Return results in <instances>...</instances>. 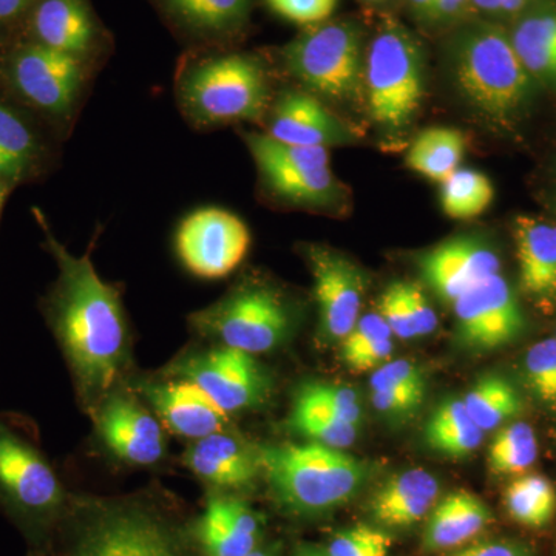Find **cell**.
I'll list each match as a JSON object with an SVG mask.
<instances>
[{
    "label": "cell",
    "instance_id": "6da1fadb",
    "mask_svg": "<svg viewBox=\"0 0 556 556\" xmlns=\"http://www.w3.org/2000/svg\"><path fill=\"white\" fill-rule=\"evenodd\" d=\"M60 266L51 303L58 338L80 390L102 399L118 378L126 354V321L115 289L101 280L87 255L76 257L47 232Z\"/></svg>",
    "mask_w": 556,
    "mask_h": 556
},
{
    "label": "cell",
    "instance_id": "7a4b0ae2",
    "mask_svg": "<svg viewBox=\"0 0 556 556\" xmlns=\"http://www.w3.org/2000/svg\"><path fill=\"white\" fill-rule=\"evenodd\" d=\"M450 79L464 104L496 134H514L540 87L511 46L506 25L475 20L457 25L447 42Z\"/></svg>",
    "mask_w": 556,
    "mask_h": 556
},
{
    "label": "cell",
    "instance_id": "3957f363",
    "mask_svg": "<svg viewBox=\"0 0 556 556\" xmlns=\"http://www.w3.org/2000/svg\"><path fill=\"white\" fill-rule=\"evenodd\" d=\"M258 459L281 506L299 515H320L343 506L367 478L361 460L317 442L263 447Z\"/></svg>",
    "mask_w": 556,
    "mask_h": 556
},
{
    "label": "cell",
    "instance_id": "277c9868",
    "mask_svg": "<svg viewBox=\"0 0 556 556\" xmlns=\"http://www.w3.org/2000/svg\"><path fill=\"white\" fill-rule=\"evenodd\" d=\"M426 98V58L402 22L383 16L365 47L364 102L376 126L404 131Z\"/></svg>",
    "mask_w": 556,
    "mask_h": 556
},
{
    "label": "cell",
    "instance_id": "5b68a950",
    "mask_svg": "<svg viewBox=\"0 0 556 556\" xmlns=\"http://www.w3.org/2000/svg\"><path fill=\"white\" fill-rule=\"evenodd\" d=\"M288 72L306 89L340 104L364 102L365 43L357 22L311 25L283 50Z\"/></svg>",
    "mask_w": 556,
    "mask_h": 556
},
{
    "label": "cell",
    "instance_id": "8992f818",
    "mask_svg": "<svg viewBox=\"0 0 556 556\" xmlns=\"http://www.w3.org/2000/svg\"><path fill=\"white\" fill-rule=\"evenodd\" d=\"M179 98L199 124L262 119L269 105V83L258 60L248 54L212 58L190 70Z\"/></svg>",
    "mask_w": 556,
    "mask_h": 556
},
{
    "label": "cell",
    "instance_id": "52a82bcc",
    "mask_svg": "<svg viewBox=\"0 0 556 556\" xmlns=\"http://www.w3.org/2000/svg\"><path fill=\"white\" fill-rule=\"evenodd\" d=\"M192 324L206 338L254 356L283 342L291 316L280 294L255 285L236 289L215 305L193 314Z\"/></svg>",
    "mask_w": 556,
    "mask_h": 556
},
{
    "label": "cell",
    "instance_id": "ba28073f",
    "mask_svg": "<svg viewBox=\"0 0 556 556\" xmlns=\"http://www.w3.org/2000/svg\"><path fill=\"white\" fill-rule=\"evenodd\" d=\"M244 141L260 177L278 199L302 207H331L342 199L328 149L285 144L268 134H244Z\"/></svg>",
    "mask_w": 556,
    "mask_h": 556
},
{
    "label": "cell",
    "instance_id": "9c48e42d",
    "mask_svg": "<svg viewBox=\"0 0 556 556\" xmlns=\"http://www.w3.org/2000/svg\"><path fill=\"white\" fill-rule=\"evenodd\" d=\"M455 334L460 346L471 351H495L521 338L526 317L514 288L496 274L453 303Z\"/></svg>",
    "mask_w": 556,
    "mask_h": 556
},
{
    "label": "cell",
    "instance_id": "30bf717a",
    "mask_svg": "<svg viewBox=\"0 0 556 556\" xmlns=\"http://www.w3.org/2000/svg\"><path fill=\"white\" fill-rule=\"evenodd\" d=\"M249 244L248 226L218 207L192 212L177 232L179 258L190 273L203 278L229 276L247 257Z\"/></svg>",
    "mask_w": 556,
    "mask_h": 556
},
{
    "label": "cell",
    "instance_id": "8fae6325",
    "mask_svg": "<svg viewBox=\"0 0 556 556\" xmlns=\"http://www.w3.org/2000/svg\"><path fill=\"white\" fill-rule=\"evenodd\" d=\"M175 372L195 383L226 413L255 407L268 391L254 356L228 346L186 357Z\"/></svg>",
    "mask_w": 556,
    "mask_h": 556
},
{
    "label": "cell",
    "instance_id": "7c38bea8",
    "mask_svg": "<svg viewBox=\"0 0 556 556\" xmlns=\"http://www.w3.org/2000/svg\"><path fill=\"white\" fill-rule=\"evenodd\" d=\"M306 258L314 278L321 332L329 340L342 342L361 318L367 281L351 260L331 249L311 244L306 247Z\"/></svg>",
    "mask_w": 556,
    "mask_h": 556
},
{
    "label": "cell",
    "instance_id": "4fadbf2b",
    "mask_svg": "<svg viewBox=\"0 0 556 556\" xmlns=\"http://www.w3.org/2000/svg\"><path fill=\"white\" fill-rule=\"evenodd\" d=\"M0 493L24 510L49 511L62 500L60 479L38 450L0 422Z\"/></svg>",
    "mask_w": 556,
    "mask_h": 556
},
{
    "label": "cell",
    "instance_id": "5bb4252c",
    "mask_svg": "<svg viewBox=\"0 0 556 556\" xmlns=\"http://www.w3.org/2000/svg\"><path fill=\"white\" fill-rule=\"evenodd\" d=\"M424 281L444 302L455 303L468 289L501 274V258L492 244L479 237L444 241L419 258Z\"/></svg>",
    "mask_w": 556,
    "mask_h": 556
},
{
    "label": "cell",
    "instance_id": "9a60e30c",
    "mask_svg": "<svg viewBox=\"0 0 556 556\" xmlns=\"http://www.w3.org/2000/svg\"><path fill=\"white\" fill-rule=\"evenodd\" d=\"M268 135L300 148H334L354 144L357 131L321 104L308 91L289 90L278 98L270 113Z\"/></svg>",
    "mask_w": 556,
    "mask_h": 556
},
{
    "label": "cell",
    "instance_id": "2e32d148",
    "mask_svg": "<svg viewBox=\"0 0 556 556\" xmlns=\"http://www.w3.org/2000/svg\"><path fill=\"white\" fill-rule=\"evenodd\" d=\"M98 428L113 455L137 466H152L166 450L163 428L135 399L113 394L104 399Z\"/></svg>",
    "mask_w": 556,
    "mask_h": 556
},
{
    "label": "cell",
    "instance_id": "e0dca14e",
    "mask_svg": "<svg viewBox=\"0 0 556 556\" xmlns=\"http://www.w3.org/2000/svg\"><path fill=\"white\" fill-rule=\"evenodd\" d=\"M13 79L33 104L62 113L67 112L75 101L80 70L76 56L40 43L17 54L13 62Z\"/></svg>",
    "mask_w": 556,
    "mask_h": 556
},
{
    "label": "cell",
    "instance_id": "ac0fdd59",
    "mask_svg": "<svg viewBox=\"0 0 556 556\" xmlns=\"http://www.w3.org/2000/svg\"><path fill=\"white\" fill-rule=\"evenodd\" d=\"M519 288L544 313L556 308V223L521 215L514 223Z\"/></svg>",
    "mask_w": 556,
    "mask_h": 556
},
{
    "label": "cell",
    "instance_id": "d6986e66",
    "mask_svg": "<svg viewBox=\"0 0 556 556\" xmlns=\"http://www.w3.org/2000/svg\"><path fill=\"white\" fill-rule=\"evenodd\" d=\"M73 556H177L166 530L144 515L116 514L91 527Z\"/></svg>",
    "mask_w": 556,
    "mask_h": 556
},
{
    "label": "cell",
    "instance_id": "ffe728a7",
    "mask_svg": "<svg viewBox=\"0 0 556 556\" xmlns=\"http://www.w3.org/2000/svg\"><path fill=\"white\" fill-rule=\"evenodd\" d=\"M146 396L166 427L179 437L201 439L225 430L228 413L189 380L146 388Z\"/></svg>",
    "mask_w": 556,
    "mask_h": 556
},
{
    "label": "cell",
    "instance_id": "44dd1931",
    "mask_svg": "<svg viewBox=\"0 0 556 556\" xmlns=\"http://www.w3.org/2000/svg\"><path fill=\"white\" fill-rule=\"evenodd\" d=\"M507 31L538 87L556 93V0H536L507 25Z\"/></svg>",
    "mask_w": 556,
    "mask_h": 556
},
{
    "label": "cell",
    "instance_id": "7402d4cb",
    "mask_svg": "<svg viewBox=\"0 0 556 556\" xmlns=\"http://www.w3.org/2000/svg\"><path fill=\"white\" fill-rule=\"evenodd\" d=\"M185 463L197 477L218 486L251 484L262 471L258 450L254 452L223 431L197 439L186 453Z\"/></svg>",
    "mask_w": 556,
    "mask_h": 556
},
{
    "label": "cell",
    "instance_id": "603a6c76",
    "mask_svg": "<svg viewBox=\"0 0 556 556\" xmlns=\"http://www.w3.org/2000/svg\"><path fill=\"white\" fill-rule=\"evenodd\" d=\"M258 532L254 510L229 497H212L197 530L207 556H248L257 546Z\"/></svg>",
    "mask_w": 556,
    "mask_h": 556
},
{
    "label": "cell",
    "instance_id": "cb8c5ba5",
    "mask_svg": "<svg viewBox=\"0 0 556 556\" xmlns=\"http://www.w3.org/2000/svg\"><path fill=\"white\" fill-rule=\"evenodd\" d=\"M438 495V479L424 468H413L380 486L369 510L382 526L409 527L430 514Z\"/></svg>",
    "mask_w": 556,
    "mask_h": 556
},
{
    "label": "cell",
    "instance_id": "d4e9b609",
    "mask_svg": "<svg viewBox=\"0 0 556 556\" xmlns=\"http://www.w3.org/2000/svg\"><path fill=\"white\" fill-rule=\"evenodd\" d=\"M492 519V511L484 501L467 490H456L428 517L424 546L433 552L460 547L479 535Z\"/></svg>",
    "mask_w": 556,
    "mask_h": 556
},
{
    "label": "cell",
    "instance_id": "484cf974",
    "mask_svg": "<svg viewBox=\"0 0 556 556\" xmlns=\"http://www.w3.org/2000/svg\"><path fill=\"white\" fill-rule=\"evenodd\" d=\"M35 30L42 46L84 53L93 39V22L84 0H42L35 14Z\"/></svg>",
    "mask_w": 556,
    "mask_h": 556
},
{
    "label": "cell",
    "instance_id": "4316f807",
    "mask_svg": "<svg viewBox=\"0 0 556 556\" xmlns=\"http://www.w3.org/2000/svg\"><path fill=\"white\" fill-rule=\"evenodd\" d=\"M424 438L434 452L463 457L477 452L484 439V431L468 415L463 399H448L428 417Z\"/></svg>",
    "mask_w": 556,
    "mask_h": 556
},
{
    "label": "cell",
    "instance_id": "83f0119b",
    "mask_svg": "<svg viewBox=\"0 0 556 556\" xmlns=\"http://www.w3.org/2000/svg\"><path fill=\"white\" fill-rule=\"evenodd\" d=\"M466 152V138L450 127L420 131L408 150L407 166L431 181L444 182L459 169Z\"/></svg>",
    "mask_w": 556,
    "mask_h": 556
},
{
    "label": "cell",
    "instance_id": "f1b7e54d",
    "mask_svg": "<svg viewBox=\"0 0 556 556\" xmlns=\"http://www.w3.org/2000/svg\"><path fill=\"white\" fill-rule=\"evenodd\" d=\"M468 415L482 431L496 430L522 412L517 388L501 376L479 379L463 399Z\"/></svg>",
    "mask_w": 556,
    "mask_h": 556
},
{
    "label": "cell",
    "instance_id": "f546056e",
    "mask_svg": "<svg viewBox=\"0 0 556 556\" xmlns=\"http://www.w3.org/2000/svg\"><path fill=\"white\" fill-rule=\"evenodd\" d=\"M508 515L518 525L540 529L547 526L556 510L555 486L541 475H525L507 485L504 492Z\"/></svg>",
    "mask_w": 556,
    "mask_h": 556
},
{
    "label": "cell",
    "instance_id": "4dcf8cb0",
    "mask_svg": "<svg viewBox=\"0 0 556 556\" xmlns=\"http://www.w3.org/2000/svg\"><path fill=\"white\" fill-rule=\"evenodd\" d=\"M535 430L526 422H514L501 428L489 447L486 463L497 477H518L536 463Z\"/></svg>",
    "mask_w": 556,
    "mask_h": 556
},
{
    "label": "cell",
    "instance_id": "1f68e13d",
    "mask_svg": "<svg viewBox=\"0 0 556 556\" xmlns=\"http://www.w3.org/2000/svg\"><path fill=\"white\" fill-rule=\"evenodd\" d=\"M495 199L486 175L473 169H457L442 182L441 204L450 218L470 219L484 214Z\"/></svg>",
    "mask_w": 556,
    "mask_h": 556
},
{
    "label": "cell",
    "instance_id": "d6a6232c",
    "mask_svg": "<svg viewBox=\"0 0 556 556\" xmlns=\"http://www.w3.org/2000/svg\"><path fill=\"white\" fill-rule=\"evenodd\" d=\"M289 424L302 437L311 442L328 445L332 448H346L356 441L357 427L339 419L313 402L295 396Z\"/></svg>",
    "mask_w": 556,
    "mask_h": 556
},
{
    "label": "cell",
    "instance_id": "836d02e7",
    "mask_svg": "<svg viewBox=\"0 0 556 556\" xmlns=\"http://www.w3.org/2000/svg\"><path fill=\"white\" fill-rule=\"evenodd\" d=\"M31 131L10 109L0 105V178L20 179L30 166Z\"/></svg>",
    "mask_w": 556,
    "mask_h": 556
},
{
    "label": "cell",
    "instance_id": "e575fe53",
    "mask_svg": "<svg viewBox=\"0 0 556 556\" xmlns=\"http://www.w3.org/2000/svg\"><path fill=\"white\" fill-rule=\"evenodd\" d=\"M526 382L541 402L556 405V339L541 340L527 351Z\"/></svg>",
    "mask_w": 556,
    "mask_h": 556
},
{
    "label": "cell",
    "instance_id": "d590c367",
    "mask_svg": "<svg viewBox=\"0 0 556 556\" xmlns=\"http://www.w3.org/2000/svg\"><path fill=\"white\" fill-rule=\"evenodd\" d=\"M170 3L186 20L215 30L236 25L247 16L249 7V0H170Z\"/></svg>",
    "mask_w": 556,
    "mask_h": 556
},
{
    "label": "cell",
    "instance_id": "8d00e7d4",
    "mask_svg": "<svg viewBox=\"0 0 556 556\" xmlns=\"http://www.w3.org/2000/svg\"><path fill=\"white\" fill-rule=\"evenodd\" d=\"M295 396L313 402L318 407L327 409L331 415L354 424V426H358L364 417V409L358 402L357 393L350 387H340L338 383L309 382L300 387Z\"/></svg>",
    "mask_w": 556,
    "mask_h": 556
},
{
    "label": "cell",
    "instance_id": "74e56055",
    "mask_svg": "<svg viewBox=\"0 0 556 556\" xmlns=\"http://www.w3.org/2000/svg\"><path fill=\"white\" fill-rule=\"evenodd\" d=\"M393 540L376 527L357 525L336 533L329 541V556H388Z\"/></svg>",
    "mask_w": 556,
    "mask_h": 556
},
{
    "label": "cell",
    "instance_id": "f35d334b",
    "mask_svg": "<svg viewBox=\"0 0 556 556\" xmlns=\"http://www.w3.org/2000/svg\"><path fill=\"white\" fill-rule=\"evenodd\" d=\"M270 9L294 24L311 25L328 21L339 0H266Z\"/></svg>",
    "mask_w": 556,
    "mask_h": 556
},
{
    "label": "cell",
    "instance_id": "ab89813d",
    "mask_svg": "<svg viewBox=\"0 0 556 556\" xmlns=\"http://www.w3.org/2000/svg\"><path fill=\"white\" fill-rule=\"evenodd\" d=\"M396 287L416 338L431 334L438 328V316L422 289L409 281H396Z\"/></svg>",
    "mask_w": 556,
    "mask_h": 556
},
{
    "label": "cell",
    "instance_id": "60d3db41",
    "mask_svg": "<svg viewBox=\"0 0 556 556\" xmlns=\"http://www.w3.org/2000/svg\"><path fill=\"white\" fill-rule=\"evenodd\" d=\"M391 336H393V332L378 313L367 314V316L358 318L350 334L342 340V348H340L342 358L345 361V358L354 356L358 351L378 342V340L391 339Z\"/></svg>",
    "mask_w": 556,
    "mask_h": 556
},
{
    "label": "cell",
    "instance_id": "b9f144b4",
    "mask_svg": "<svg viewBox=\"0 0 556 556\" xmlns=\"http://www.w3.org/2000/svg\"><path fill=\"white\" fill-rule=\"evenodd\" d=\"M426 388H380L372 391V404L388 416H407L424 402Z\"/></svg>",
    "mask_w": 556,
    "mask_h": 556
},
{
    "label": "cell",
    "instance_id": "7bdbcfd3",
    "mask_svg": "<svg viewBox=\"0 0 556 556\" xmlns=\"http://www.w3.org/2000/svg\"><path fill=\"white\" fill-rule=\"evenodd\" d=\"M371 390H380V388H426L424 372L413 362L399 361L387 362L379 369H376L371 378Z\"/></svg>",
    "mask_w": 556,
    "mask_h": 556
},
{
    "label": "cell",
    "instance_id": "ee69618b",
    "mask_svg": "<svg viewBox=\"0 0 556 556\" xmlns=\"http://www.w3.org/2000/svg\"><path fill=\"white\" fill-rule=\"evenodd\" d=\"M378 314L387 321L393 336L402 340L416 339L415 329L409 324L407 311L404 308L401 295H399L396 281L379 295Z\"/></svg>",
    "mask_w": 556,
    "mask_h": 556
},
{
    "label": "cell",
    "instance_id": "f6af8a7d",
    "mask_svg": "<svg viewBox=\"0 0 556 556\" xmlns=\"http://www.w3.org/2000/svg\"><path fill=\"white\" fill-rule=\"evenodd\" d=\"M535 2L536 0H471L477 17L503 25L518 20Z\"/></svg>",
    "mask_w": 556,
    "mask_h": 556
},
{
    "label": "cell",
    "instance_id": "bcb514c9",
    "mask_svg": "<svg viewBox=\"0 0 556 556\" xmlns=\"http://www.w3.org/2000/svg\"><path fill=\"white\" fill-rule=\"evenodd\" d=\"M391 353H393V342L391 339L378 340L364 350L358 351L354 356L345 358L348 368L353 372L376 371L390 362Z\"/></svg>",
    "mask_w": 556,
    "mask_h": 556
},
{
    "label": "cell",
    "instance_id": "7dc6e473",
    "mask_svg": "<svg viewBox=\"0 0 556 556\" xmlns=\"http://www.w3.org/2000/svg\"><path fill=\"white\" fill-rule=\"evenodd\" d=\"M447 556H532V554L525 544L517 541L490 540L459 548Z\"/></svg>",
    "mask_w": 556,
    "mask_h": 556
},
{
    "label": "cell",
    "instance_id": "c3c4849f",
    "mask_svg": "<svg viewBox=\"0 0 556 556\" xmlns=\"http://www.w3.org/2000/svg\"><path fill=\"white\" fill-rule=\"evenodd\" d=\"M475 17L477 14L471 0H437L434 2L433 22L460 25Z\"/></svg>",
    "mask_w": 556,
    "mask_h": 556
},
{
    "label": "cell",
    "instance_id": "681fc988",
    "mask_svg": "<svg viewBox=\"0 0 556 556\" xmlns=\"http://www.w3.org/2000/svg\"><path fill=\"white\" fill-rule=\"evenodd\" d=\"M31 0H0V20H10L30 5Z\"/></svg>",
    "mask_w": 556,
    "mask_h": 556
},
{
    "label": "cell",
    "instance_id": "f907efd6",
    "mask_svg": "<svg viewBox=\"0 0 556 556\" xmlns=\"http://www.w3.org/2000/svg\"><path fill=\"white\" fill-rule=\"evenodd\" d=\"M434 2L437 0H407L415 16L422 21H433Z\"/></svg>",
    "mask_w": 556,
    "mask_h": 556
},
{
    "label": "cell",
    "instance_id": "816d5d0a",
    "mask_svg": "<svg viewBox=\"0 0 556 556\" xmlns=\"http://www.w3.org/2000/svg\"><path fill=\"white\" fill-rule=\"evenodd\" d=\"M292 556H329L325 551H318L316 547H300Z\"/></svg>",
    "mask_w": 556,
    "mask_h": 556
},
{
    "label": "cell",
    "instance_id": "f5cc1de1",
    "mask_svg": "<svg viewBox=\"0 0 556 556\" xmlns=\"http://www.w3.org/2000/svg\"><path fill=\"white\" fill-rule=\"evenodd\" d=\"M3 197H5V193H3L2 185H0V212H2Z\"/></svg>",
    "mask_w": 556,
    "mask_h": 556
},
{
    "label": "cell",
    "instance_id": "db71d44e",
    "mask_svg": "<svg viewBox=\"0 0 556 556\" xmlns=\"http://www.w3.org/2000/svg\"><path fill=\"white\" fill-rule=\"evenodd\" d=\"M248 556H270L268 554H265V552L254 551L252 554H249Z\"/></svg>",
    "mask_w": 556,
    "mask_h": 556
},
{
    "label": "cell",
    "instance_id": "11a10c76",
    "mask_svg": "<svg viewBox=\"0 0 556 556\" xmlns=\"http://www.w3.org/2000/svg\"><path fill=\"white\" fill-rule=\"evenodd\" d=\"M551 197H552V199H551V201H552V207H554V208H555V211H556V189L554 190V192H552V195H551Z\"/></svg>",
    "mask_w": 556,
    "mask_h": 556
},
{
    "label": "cell",
    "instance_id": "9f6ffc18",
    "mask_svg": "<svg viewBox=\"0 0 556 556\" xmlns=\"http://www.w3.org/2000/svg\"><path fill=\"white\" fill-rule=\"evenodd\" d=\"M362 2H368V3H382V2H386V0H362Z\"/></svg>",
    "mask_w": 556,
    "mask_h": 556
},
{
    "label": "cell",
    "instance_id": "6f0895ef",
    "mask_svg": "<svg viewBox=\"0 0 556 556\" xmlns=\"http://www.w3.org/2000/svg\"><path fill=\"white\" fill-rule=\"evenodd\" d=\"M555 174H556V161H555Z\"/></svg>",
    "mask_w": 556,
    "mask_h": 556
}]
</instances>
